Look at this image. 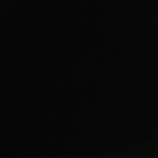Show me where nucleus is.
Returning a JSON list of instances; mask_svg holds the SVG:
<instances>
[]
</instances>
